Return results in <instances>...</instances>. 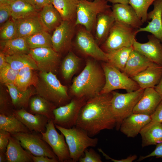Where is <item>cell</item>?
Wrapping results in <instances>:
<instances>
[{"label":"cell","mask_w":162,"mask_h":162,"mask_svg":"<svg viewBox=\"0 0 162 162\" xmlns=\"http://www.w3.org/2000/svg\"><path fill=\"white\" fill-rule=\"evenodd\" d=\"M112 97L111 92L89 98L80 110L75 126L85 130L91 137L102 130L116 127V121L111 104Z\"/></svg>","instance_id":"1"},{"label":"cell","mask_w":162,"mask_h":162,"mask_svg":"<svg viewBox=\"0 0 162 162\" xmlns=\"http://www.w3.org/2000/svg\"><path fill=\"white\" fill-rule=\"evenodd\" d=\"M105 83V77L102 67L95 61H87L82 71L74 77L70 87L73 97H94L100 93Z\"/></svg>","instance_id":"2"},{"label":"cell","mask_w":162,"mask_h":162,"mask_svg":"<svg viewBox=\"0 0 162 162\" xmlns=\"http://www.w3.org/2000/svg\"><path fill=\"white\" fill-rule=\"evenodd\" d=\"M38 82L34 87L37 94L55 104L57 107L69 103L71 98L67 87L62 85L56 75L40 71Z\"/></svg>","instance_id":"3"},{"label":"cell","mask_w":162,"mask_h":162,"mask_svg":"<svg viewBox=\"0 0 162 162\" xmlns=\"http://www.w3.org/2000/svg\"><path fill=\"white\" fill-rule=\"evenodd\" d=\"M55 125L65 137L72 162L78 161L83 156L86 149L89 147H94L98 144V138L90 137L86 131L80 128L75 126L70 128H66Z\"/></svg>","instance_id":"4"},{"label":"cell","mask_w":162,"mask_h":162,"mask_svg":"<svg viewBox=\"0 0 162 162\" xmlns=\"http://www.w3.org/2000/svg\"><path fill=\"white\" fill-rule=\"evenodd\" d=\"M137 29L115 21L107 39L102 44L101 49L107 53L125 47L133 46L136 40Z\"/></svg>","instance_id":"5"},{"label":"cell","mask_w":162,"mask_h":162,"mask_svg":"<svg viewBox=\"0 0 162 162\" xmlns=\"http://www.w3.org/2000/svg\"><path fill=\"white\" fill-rule=\"evenodd\" d=\"M144 90L140 88L136 91L125 93L114 91L111 92V104L116 119V130H119L123 120L133 113V110L141 98Z\"/></svg>","instance_id":"6"},{"label":"cell","mask_w":162,"mask_h":162,"mask_svg":"<svg viewBox=\"0 0 162 162\" xmlns=\"http://www.w3.org/2000/svg\"><path fill=\"white\" fill-rule=\"evenodd\" d=\"M106 0H79L74 24L83 26L91 32L94 28L98 15L111 8Z\"/></svg>","instance_id":"7"},{"label":"cell","mask_w":162,"mask_h":162,"mask_svg":"<svg viewBox=\"0 0 162 162\" xmlns=\"http://www.w3.org/2000/svg\"><path fill=\"white\" fill-rule=\"evenodd\" d=\"M102 67L105 76V83L100 93H109L118 89L130 92L140 88L135 81L109 63L104 62Z\"/></svg>","instance_id":"8"},{"label":"cell","mask_w":162,"mask_h":162,"mask_svg":"<svg viewBox=\"0 0 162 162\" xmlns=\"http://www.w3.org/2000/svg\"><path fill=\"white\" fill-rule=\"evenodd\" d=\"M88 99L86 97H73L69 103L54 109V124L66 128L75 126L80 110Z\"/></svg>","instance_id":"9"},{"label":"cell","mask_w":162,"mask_h":162,"mask_svg":"<svg viewBox=\"0 0 162 162\" xmlns=\"http://www.w3.org/2000/svg\"><path fill=\"white\" fill-rule=\"evenodd\" d=\"M10 135L19 141L24 148L33 155L47 156L58 160L50 146L43 139L41 133L19 132Z\"/></svg>","instance_id":"10"},{"label":"cell","mask_w":162,"mask_h":162,"mask_svg":"<svg viewBox=\"0 0 162 162\" xmlns=\"http://www.w3.org/2000/svg\"><path fill=\"white\" fill-rule=\"evenodd\" d=\"M43 139L51 148L59 162H72L69 148L64 135L56 129L53 120H49L45 132L41 133Z\"/></svg>","instance_id":"11"},{"label":"cell","mask_w":162,"mask_h":162,"mask_svg":"<svg viewBox=\"0 0 162 162\" xmlns=\"http://www.w3.org/2000/svg\"><path fill=\"white\" fill-rule=\"evenodd\" d=\"M75 44L78 50L83 54L94 59L108 62V54L100 48L91 32L84 27L77 31Z\"/></svg>","instance_id":"12"},{"label":"cell","mask_w":162,"mask_h":162,"mask_svg":"<svg viewBox=\"0 0 162 162\" xmlns=\"http://www.w3.org/2000/svg\"><path fill=\"white\" fill-rule=\"evenodd\" d=\"M29 54L35 61L40 71L56 73L60 61L59 53L52 47L30 49Z\"/></svg>","instance_id":"13"},{"label":"cell","mask_w":162,"mask_h":162,"mask_svg":"<svg viewBox=\"0 0 162 162\" xmlns=\"http://www.w3.org/2000/svg\"><path fill=\"white\" fill-rule=\"evenodd\" d=\"M74 23L63 20L53 31L52 35V48L57 52L59 53L70 48L74 33Z\"/></svg>","instance_id":"14"},{"label":"cell","mask_w":162,"mask_h":162,"mask_svg":"<svg viewBox=\"0 0 162 162\" xmlns=\"http://www.w3.org/2000/svg\"><path fill=\"white\" fill-rule=\"evenodd\" d=\"M148 41L144 43L135 40L133 49L142 54L152 62L162 66V44L152 34L148 35Z\"/></svg>","instance_id":"15"},{"label":"cell","mask_w":162,"mask_h":162,"mask_svg":"<svg viewBox=\"0 0 162 162\" xmlns=\"http://www.w3.org/2000/svg\"><path fill=\"white\" fill-rule=\"evenodd\" d=\"M13 115L20 121L31 132L41 133L45 132L49 120L42 115L33 114L24 108L14 110Z\"/></svg>","instance_id":"16"},{"label":"cell","mask_w":162,"mask_h":162,"mask_svg":"<svg viewBox=\"0 0 162 162\" xmlns=\"http://www.w3.org/2000/svg\"><path fill=\"white\" fill-rule=\"evenodd\" d=\"M162 100V96L154 88L144 89L142 96L134 107L133 113L151 116Z\"/></svg>","instance_id":"17"},{"label":"cell","mask_w":162,"mask_h":162,"mask_svg":"<svg viewBox=\"0 0 162 162\" xmlns=\"http://www.w3.org/2000/svg\"><path fill=\"white\" fill-rule=\"evenodd\" d=\"M152 121L151 116L133 113L123 120L119 130L127 137L134 138L140 133L143 127Z\"/></svg>","instance_id":"18"},{"label":"cell","mask_w":162,"mask_h":162,"mask_svg":"<svg viewBox=\"0 0 162 162\" xmlns=\"http://www.w3.org/2000/svg\"><path fill=\"white\" fill-rule=\"evenodd\" d=\"M111 10L115 21L138 29L143 24L135 10L130 4H113Z\"/></svg>","instance_id":"19"},{"label":"cell","mask_w":162,"mask_h":162,"mask_svg":"<svg viewBox=\"0 0 162 162\" xmlns=\"http://www.w3.org/2000/svg\"><path fill=\"white\" fill-rule=\"evenodd\" d=\"M153 9L147 15V19L151 20L144 27L137 29L136 33L146 32L151 33L162 43V0H155L153 4Z\"/></svg>","instance_id":"20"},{"label":"cell","mask_w":162,"mask_h":162,"mask_svg":"<svg viewBox=\"0 0 162 162\" xmlns=\"http://www.w3.org/2000/svg\"><path fill=\"white\" fill-rule=\"evenodd\" d=\"M162 76V66L155 64L131 78L138 84L140 88L145 89L154 88Z\"/></svg>","instance_id":"21"},{"label":"cell","mask_w":162,"mask_h":162,"mask_svg":"<svg viewBox=\"0 0 162 162\" xmlns=\"http://www.w3.org/2000/svg\"><path fill=\"white\" fill-rule=\"evenodd\" d=\"M115 21L111 8L98 15L94 27V38L99 45L106 40Z\"/></svg>","instance_id":"22"},{"label":"cell","mask_w":162,"mask_h":162,"mask_svg":"<svg viewBox=\"0 0 162 162\" xmlns=\"http://www.w3.org/2000/svg\"><path fill=\"white\" fill-rule=\"evenodd\" d=\"M155 64L133 49L130 54L123 72L131 78Z\"/></svg>","instance_id":"23"},{"label":"cell","mask_w":162,"mask_h":162,"mask_svg":"<svg viewBox=\"0 0 162 162\" xmlns=\"http://www.w3.org/2000/svg\"><path fill=\"white\" fill-rule=\"evenodd\" d=\"M38 14L14 20L16 26L17 37H25L46 30L42 24Z\"/></svg>","instance_id":"24"},{"label":"cell","mask_w":162,"mask_h":162,"mask_svg":"<svg viewBox=\"0 0 162 162\" xmlns=\"http://www.w3.org/2000/svg\"><path fill=\"white\" fill-rule=\"evenodd\" d=\"M142 147L162 142V123L152 121L140 130Z\"/></svg>","instance_id":"25"},{"label":"cell","mask_w":162,"mask_h":162,"mask_svg":"<svg viewBox=\"0 0 162 162\" xmlns=\"http://www.w3.org/2000/svg\"><path fill=\"white\" fill-rule=\"evenodd\" d=\"M11 99L14 110L24 108L26 110L28 107L31 98L37 94L35 87L32 86L25 91L19 90L14 84L6 86Z\"/></svg>","instance_id":"26"},{"label":"cell","mask_w":162,"mask_h":162,"mask_svg":"<svg viewBox=\"0 0 162 162\" xmlns=\"http://www.w3.org/2000/svg\"><path fill=\"white\" fill-rule=\"evenodd\" d=\"M28 107L30 113L42 115L49 120H52L54 118L53 111L57 107L53 103L37 94L31 98Z\"/></svg>","instance_id":"27"},{"label":"cell","mask_w":162,"mask_h":162,"mask_svg":"<svg viewBox=\"0 0 162 162\" xmlns=\"http://www.w3.org/2000/svg\"><path fill=\"white\" fill-rule=\"evenodd\" d=\"M19 141L11 136L5 152L7 162H33L31 154L24 150Z\"/></svg>","instance_id":"28"},{"label":"cell","mask_w":162,"mask_h":162,"mask_svg":"<svg viewBox=\"0 0 162 162\" xmlns=\"http://www.w3.org/2000/svg\"><path fill=\"white\" fill-rule=\"evenodd\" d=\"M40 10L38 17L48 32L54 31L63 21L60 14L52 4L44 6Z\"/></svg>","instance_id":"29"},{"label":"cell","mask_w":162,"mask_h":162,"mask_svg":"<svg viewBox=\"0 0 162 162\" xmlns=\"http://www.w3.org/2000/svg\"><path fill=\"white\" fill-rule=\"evenodd\" d=\"M0 51L7 56L22 54H29L25 37H17L6 40H0Z\"/></svg>","instance_id":"30"},{"label":"cell","mask_w":162,"mask_h":162,"mask_svg":"<svg viewBox=\"0 0 162 162\" xmlns=\"http://www.w3.org/2000/svg\"><path fill=\"white\" fill-rule=\"evenodd\" d=\"M79 0H53L52 4L63 20L74 22L76 20Z\"/></svg>","instance_id":"31"},{"label":"cell","mask_w":162,"mask_h":162,"mask_svg":"<svg viewBox=\"0 0 162 162\" xmlns=\"http://www.w3.org/2000/svg\"><path fill=\"white\" fill-rule=\"evenodd\" d=\"M11 19L16 20L38 14V10L33 5L21 0L10 1Z\"/></svg>","instance_id":"32"},{"label":"cell","mask_w":162,"mask_h":162,"mask_svg":"<svg viewBox=\"0 0 162 162\" xmlns=\"http://www.w3.org/2000/svg\"><path fill=\"white\" fill-rule=\"evenodd\" d=\"M35 70L27 67L19 70L15 86L21 91H25L31 86L35 87L38 80Z\"/></svg>","instance_id":"33"},{"label":"cell","mask_w":162,"mask_h":162,"mask_svg":"<svg viewBox=\"0 0 162 162\" xmlns=\"http://www.w3.org/2000/svg\"><path fill=\"white\" fill-rule=\"evenodd\" d=\"M133 46L123 47L107 53L108 62L123 72L131 51Z\"/></svg>","instance_id":"34"},{"label":"cell","mask_w":162,"mask_h":162,"mask_svg":"<svg viewBox=\"0 0 162 162\" xmlns=\"http://www.w3.org/2000/svg\"><path fill=\"white\" fill-rule=\"evenodd\" d=\"M0 129L9 132L10 134L31 132L14 115L7 116L0 114Z\"/></svg>","instance_id":"35"},{"label":"cell","mask_w":162,"mask_h":162,"mask_svg":"<svg viewBox=\"0 0 162 162\" xmlns=\"http://www.w3.org/2000/svg\"><path fill=\"white\" fill-rule=\"evenodd\" d=\"M6 62L13 69L20 70L27 67L35 70L38 68L34 59L29 54H22L5 56Z\"/></svg>","instance_id":"36"},{"label":"cell","mask_w":162,"mask_h":162,"mask_svg":"<svg viewBox=\"0 0 162 162\" xmlns=\"http://www.w3.org/2000/svg\"><path fill=\"white\" fill-rule=\"evenodd\" d=\"M80 58L72 52H69L63 60L61 65L62 76L66 80L70 79L78 70Z\"/></svg>","instance_id":"37"},{"label":"cell","mask_w":162,"mask_h":162,"mask_svg":"<svg viewBox=\"0 0 162 162\" xmlns=\"http://www.w3.org/2000/svg\"><path fill=\"white\" fill-rule=\"evenodd\" d=\"M28 47L33 49L41 47L52 48V35L46 30L25 37Z\"/></svg>","instance_id":"38"},{"label":"cell","mask_w":162,"mask_h":162,"mask_svg":"<svg viewBox=\"0 0 162 162\" xmlns=\"http://www.w3.org/2000/svg\"><path fill=\"white\" fill-rule=\"evenodd\" d=\"M155 0H129V4L135 10L143 23L147 20L148 10Z\"/></svg>","instance_id":"39"},{"label":"cell","mask_w":162,"mask_h":162,"mask_svg":"<svg viewBox=\"0 0 162 162\" xmlns=\"http://www.w3.org/2000/svg\"><path fill=\"white\" fill-rule=\"evenodd\" d=\"M14 109L9 93L2 87L0 89V114L6 116L13 115Z\"/></svg>","instance_id":"40"},{"label":"cell","mask_w":162,"mask_h":162,"mask_svg":"<svg viewBox=\"0 0 162 162\" xmlns=\"http://www.w3.org/2000/svg\"><path fill=\"white\" fill-rule=\"evenodd\" d=\"M0 28V40H6L17 38V30L14 20L9 19Z\"/></svg>","instance_id":"41"},{"label":"cell","mask_w":162,"mask_h":162,"mask_svg":"<svg viewBox=\"0 0 162 162\" xmlns=\"http://www.w3.org/2000/svg\"><path fill=\"white\" fill-rule=\"evenodd\" d=\"M19 70L13 69L8 63L3 68L0 69V82L6 86L15 84Z\"/></svg>","instance_id":"42"},{"label":"cell","mask_w":162,"mask_h":162,"mask_svg":"<svg viewBox=\"0 0 162 162\" xmlns=\"http://www.w3.org/2000/svg\"><path fill=\"white\" fill-rule=\"evenodd\" d=\"M83 157L80 158V162H102L101 158L99 154L93 149L87 148L84 151Z\"/></svg>","instance_id":"43"},{"label":"cell","mask_w":162,"mask_h":162,"mask_svg":"<svg viewBox=\"0 0 162 162\" xmlns=\"http://www.w3.org/2000/svg\"><path fill=\"white\" fill-rule=\"evenodd\" d=\"M11 16V11L9 4L0 5V24L1 26Z\"/></svg>","instance_id":"44"},{"label":"cell","mask_w":162,"mask_h":162,"mask_svg":"<svg viewBox=\"0 0 162 162\" xmlns=\"http://www.w3.org/2000/svg\"><path fill=\"white\" fill-rule=\"evenodd\" d=\"M10 136L9 132L0 129V152H6Z\"/></svg>","instance_id":"45"},{"label":"cell","mask_w":162,"mask_h":162,"mask_svg":"<svg viewBox=\"0 0 162 162\" xmlns=\"http://www.w3.org/2000/svg\"><path fill=\"white\" fill-rule=\"evenodd\" d=\"M152 157H155L156 158L162 159V142L156 145L154 150L149 154L145 156H140L138 161H140Z\"/></svg>","instance_id":"46"},{"label":"cell","mask_w":162,"mask_h":162,"mask_svg":"<svg viewBox=\"0 0 162 162\" xmlns=\"http://www.w3.org/2000/svg\"><path fill=\"white\" fill-rule=\"evenodd\" d=\"M98 150L99 152L102 153L103 156L106 159L110 160L114 162H132L136 160L137 158V156L136 155H134L129 156L126 158L122 159L119 160H116L110 157L105 153L101 148H98Z\"/></svg>","instance_id":"47"},{"label":"cell","mask_w":162,"mask_h":162,"mask_svg":"<svg viewBox=\"0 0 162 162\" xmlns=\"http://www.w3.org/2000/svg\"><path fill=\"white\" fill-rule=\"evenodd\" d=\"M151 117L152 121L162 123V100Z\"/></svg>","instance_id":"48"},{"label":"cell","mask_w":162,"mask_h":162,"mask_svg":"<svg viewBox=\"0 0 162 162\" xmlns=\"http://www.w3.org/2000/svg\"><path fill=\"white\" fill-rule=\"evenodd\" d=\"M33 162H58V160L55 158H50L45 156H35L31 154Z\"/></svg>","instance_id":"49"},{"label":"cell","mask_w":162,"mask_h":162,"mask_svg":"<svg viewBox=\"0 0 162 162\" xmlns=\"http://www.w3.org/2000/svg\"><path fill=\"white\" fill-rule=\"evenodd\" d=\"M53 0H34V5L38 10H40L44 6L52 4Z\"/></svg>","instance_id":"50"},{"label":"cell","mask_w":162,"mask_h":162,"mask_svg":"<svg viewBox=\"0 0 162 162\" xmlns=\"http://www.w3.org/2000/svg\"><path fill=\"white\" fill-rule=\"evenodd\" d=\"M5 56L2 51L0 52V69L5 67L8 64L6 61Z\"/></svg>","instance_id":"51"},{"label":"cell","mask_w":162,"mask_h":162,"mask_svg":"<svg viewBox=\"0 0 162 162\" xmlns=\"http://www.w3.org/2000/svg\"><path fill=\"white\" fill-rule=\"evenodd\" d=\"M108 2H109L113 4H129V0H106Z\"/></svg>","instance_id":"52"},{"label":"cell","mask_w":162,"mask_h":162,"mask_svg":"<svg viewBox=\"0 0 162 162\" xmlns=\"http://www.w3.org/2000/svg\"><path fill=\"white\" fill-rule=\"evenodd\" d=\"M155 90L162 96V76L158 83L154 88Z\"/></svg>","instance_id":"53"},{"label":"cell","mask_w":162,"mask_h":162,"mask_svg":"<svg viewBox=\"0 0 162 162\" xmlns=\"http://www.w3.org/2000/svg\"><path fill=\"white\" fill-rule=\"evenodd\" d=\"M7 162L5 152H0V162Z\"/></svg>","instance_id":"54"},{"label":"cell","mask_w":162,"mask_h":162,"mask_svg":"<svg viewBox=\"0 0 162 162\" xmlns=\"http://www.w3.org/2000/svg\"><path fill=\"white\" fill-rule=\"evenodd\" d=\"M9 0H0V5L8 4Z\"/></svg>","instance_id":"55"},{"label":"cell","mask_w":162,"mask_h":162,"mask_svg":"<svg viewBox=\"0 0 162 162\" xmlns=\"http://www.w3.org/2000/svg\"><path fill=\"white\" fill-rule=\"evenodd\" d=\"M23 1H24L25 2H27L28 3H29L32 5H33L34 6V0H21Z\"/></svg>","instance_id":"56"},{"label":"cell","mask_w":162,"mask_h":162,"mask_svg":"<svg viewBox=\"0 0 162 162\" xmlns=\"http://www.w3.org/2000/svg\"><path fill=\"white\" fill-rule=\"evenodd\" d=\"M15 0H9V1H15Z\"/></svg>","instance_id":"57"}]
</instances>
